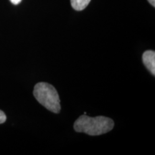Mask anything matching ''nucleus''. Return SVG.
I'll return each instance as SVG.
<instances>
[{
	"mask_svg": "<svg viewBox=\"0 0 155 155\" xmlns=\"http://www.w3.org/2000/svg\"><path fill=\"white\" fill-rule=\"evenodd\" d=\"M114 122L105 116L90 117L81 116L74 123V129L77 132H83L90 136H98L109 132L113 129Z\"/></svg>",
	"mask_w": 155,
	"mask_h": 155,
	"instance_id": "nucleus-1",
	"label": "nucleus"
},
{
	"mask_svg": "<svg viewBox=\"0 0 155 155\" xmlns=\"http://www.w3.org/2000/svg\"><path fill=\"white\" fill-rule=\"evenodd\" d=\"M33 94L36 100L41 105L53 113L61 111V101L56 89L48 83H37L34 88Z\"/></svg>",
	"mask_w": 155,
	"mask_h": 155,
	"instance_id": "nucleus-2",
	"label": "nucleus"
},
{
	"mask_svg": "<svg viewBox=\"0 0 155 155\" xmlns=\"http://www.w3.org/2000/svg\"><path fill=\"white\" fill-rule=\"evenodd\" d=\"M142 61L153 75H155V53L153 50H147L142 55Z\"/></svg>",
	"mask_w": 155,
	"mask_h": 155,
	"instance_id": "nucleus-3",
	"label": "nucleus"
},
{
	"mask_svg": "<svg viewBox=\"0 0 155 155\" xmlns=\"http://www.w3.org/2000/svg\"><path fill=\"white\" fill-rule=\"evenodd\" d=\"M91 0H71V6L75 10H83L89 5Z\"/></svg>",
	"mask_w": 155,
	"mask_h": 155,
	"instance_id": "nucleus-4",
	"label": "nucleus"
},
{
	"mask_svg": "<svg viewBox=\"0 0 155 155\" xmlns=\"http://www.w3.org/2000/svg\"><path fill=\"white\" fill-rule=\"evenodd\" d=\"M6 120H7V116H6L5 114L2 111L0 110V124L5 123Z\"/></svg>",
	"mask_w": 155,
	"mask_h": 155,
	"instance_id": "nucleus-5",
	"label": "nucleus"
},
{
	"mask_svg": "<svg viewBox=\"0 0 155 155\" xmlns=\"http://www.w3.org/2000/svg\"><path fill=\"white\" fill-rule=\"evenodd\" d=\"M10 2L13 4V5H18V4L20 3L21 2H22V0H10Z\"/></svg>",
	"mask_w": 155,
	"mask_h": 155,
	"instance_id": "nucleus-6",
	"label": "nucleus"
},
{
	"mask_svg": "<svg viewBox=\"0 0 155 155\" xmlns=\"http://www.w3.org/2000/svg\"><path fill=\"white\" fill-rule=\"evenodd\" d=\"M148 2L153 6V7H155V0H148Z\"/></svg>",
	"mask_w": 155,
	"mask_h": 155,
	"instance_id": "nucleus-7",
	"label": "nucleus"
}]
</instances>
